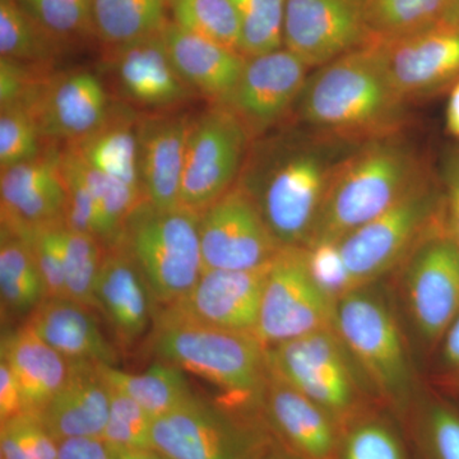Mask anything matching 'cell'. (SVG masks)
Wrapping results in <instances>:
<instances>
[{"label": "cell", "instance_id": "1", "mask_svg": "<svg viewBox=\"0 0 459 459\" xmlns=\"http://www.w3.org/2000/svg\"><path fill=\"white\" fill-rule=\"evenodd\" d=\"M361 143L318 132L277 133L249 146L235 184L281 247H307L334 174Z\"/></svg>", "mask_w": 459, "mask_h": 459}, {"label": "cell", "instance_id": "2", "mask_svg": "<svg viewBox=\"0 0 459 459\" xmlns=\"http://www.w3.org/2000/svg\"><path fill=\"white\" fill-rule=\"evenodd\" d=\"M301 122L323 134L365 142L394 134L404 101L386 74L382 40L319 66L298 102Z\"/></svg>", "mask_w": 459, "mask_h": 459}, {"label": "cell", "instance_id": "3", "mask_svg": "<svg viewBox=\"0 0 459 459\" xmlns=\"http://www.w3.org/2000/svg\"><path fill=\"white\" fill-rule=\"evenodd\" d=\"M424 179L415 151L394 134L359 144L343 160L309 243L340 241L397 204Z\"/></svg>", "mask_w": 459, "mask_h": 459}, {"label": "cell", "instance_id": "4", "mask_svg": "<svg viewBox=\"0 0 459 459\" xmlns=\"http://www.w3.org/2000/svg\"><path fill=\"white\" fill-rule=\"evenodd\" d=\"M152 347L162 361L222 388L230 395L223 407L230 411L244 415L243 407L264 398L270 377L267 353L253 333L166 325L155 327Z\"/></svg>", "mask_w": 459, "mask_h": 459}, {"label": "cell", "instance_id": "5", "mask_svg": "<svg viewBox=\"0 0 459 459\" xmlns=\"http://www.w3.org/2000/svg\"><path fill=\"white\" fill-rule=\"evenodd\" d=\"M199 219L186 205L161 210L147 199L129 214L117 244L137 263L156 303L183 298L204 273Z\"/></svg>", "mask_w": 459, "mask_h": 459}, {"label": "cell", "instance_id": "6", "mask_svg": "<svg viewBox=\"0 0 459 459\" xmlns=\"http://www.w3.org/2000/svg\"><path fill=\"white\" fill-rule=\"evenodd\" d=\"M267 429L195 395L155 419L152 443L170 459H255L271 439Z\"/></svg>", "mask_w": 459, "mask_h": 459}, {"label": "cell", "instance_id": "7", "mask_svg": "<svg viewBox=\"0 0 459 459\" xmlns=\"http://www.w3.org/2000/svg\"><path fill=\"white\" fill-rule=\"evenodd\" d=\"M268 371L318 403L341 428L360 418L358 391L336 332H316L265 349Z\"/></svg>", "mask_w": 459, "mask_h": 459}, {"label": "cell", "instance_id": "8", "mask_svg": "<svg viewBox=\"0 0 459 459\" xmlns=\"http://www.w3.org/2000/svg\"><path fill=\"white\" fill-rule=\"evenodd\" d=\"M437 205V189L424 178L385 212L338 241L356 289L394 268L427 238Z\"/></svg>", "mask_w": 459, "mask_h": 459}, {"label": "cell", "instance_id": "9", "mask_svg": "<svg viewBox=\"0 0 459 459\" xmlns=\"http://www.w3.org/2000/svg\"><path fill=\"white\" fill-rule=\"evenodd\" d=\"M333 329L380 394L394 403H403L409 394V365L385 301L361 287L353 290L334 305Z\"/></svg>", "mask_w": 459, "mask_h": 459}, {"label": "cell", "instance_id": "10", "mask_svg": "<svg viewBox=\"0 0 459 459\" xmlns=\"http://www.w3.org/2000/svg\"><path fill=\"white\" fill-rule=\"evenodd\" d=\"M334 304L314 283L304 247H282L272 259L255 336L265 349L333 327Z\"/></svg>", "mask_w": 459, "mask_h": 459}, {"label": "cell", "instance_id": "11", "mask_svg": "<svg viewBox=\"0 0 459 459\" xmlns=\"http://www.w3.org/2000/svg\"><path fill=\"white\" fill-rule=\"evenodd\" d=\"M249 133L237 115L213 104L193 117L184 162L180 204L201 213L237 183Z\"/></svg>", "mask_w": 459, "mask_h": 459}, {"label": "cell", "instance_id": "12", "mask_svg": "<svg viewBox=\"0 0 459 459\" xmlns=\"http://www.w3.org/2000/svg\"><path fill=\"white\" fill-rule=\"evenodd\" d=\"M271 262L255 270H204L183 298L155 314V327L198 325L255 334Z\"/></svg>", "mask_w": 459, "mask_h": 459}, {"label": "cell", "instance_id": "13", "mask_svg": "<svg viewBox=\"0 0 459 459\" xmlns=\"http://www.w3.org/2000/svg\"><path fill=\"white\" fill-rule=\"evenodd\" d=\"M199 235L204 270H255L282 247L238 184L202 211Z\"/></svg>", "mask_w": 459, "mask_h": 459}, {"label": "cell", "instance_id": "14", "mask_svg": "<svg viewBox=\"0 0 459 459\" xmlns=\"http://www.w3.org/2000/svg\"><path fill=\"white\" fill-rule=\"evenodd\" d=\"M369 0H286L283 48L319 68L374 40Z\"/></svg>", "mask_w": 459, "mask_h": 459}, {"label": "cell", "instance_id": "15", "mask_svg": "<svg viewBox=\"0 0 459 459\" xmlns=\"http://www.w3.org/2000/svg\"><path fill=\"white\" fill-rule=\"evenodd\" d=\"M102 68L120 101L133 108L171 111L195 95L175 68L162 31L107 49Z\"/></svg>", "mask_w": 459, "mask_h": 459}, {"label": "cell", "instance_id": "16", "mask_svg": "<svg viewBox=\"0 0 459 459\" xmlns=\"http://www.w3.org/2000/svg\"><path fill=\"white\" fill-rule=\"evenodd\" d=\"M307 69L300 57L285 48L247 57L237 86L219 105L237 115L250 138L261 137L298 102L309 77Z\"/></svg>", "mask_w": 459, "mask_h": 459}, {"label": "cell", "instance_id": "17", "mask_svg": "<svg viewBox=\"0 0 459 459\" xmlns=\"http://www.w3.org/2000/svg\"><path fill=\"white\" fill-rule=\"evenodd\" d=\"M0 211L2 232L14 237L65 222L66 189L56 143L48 142L36 159L2 170Z\"/></svg>", "mask_w": 459, "mask_h": 459}, {"label": "cell", "instance_id": "18", "mask_svg": "<svg viewBox=\"0 0 459 459\" xmlns=\"http://www.w3.org/2000/svg\"><path fill=\"white\" fill-rule=\"evenodd\" d=\"M407 300L420 333L446 336L459 314V244L431 235L416 247L406 277Z\"/></svg>", "mask_w": 459, "mask_h": 459}, {"label": "cell", "instance_id": "19", "mask_svg": "<svg viewBox=\"0 0 459 459\" xmlns=\"http://www.w3.org/2000/svg\"><path fill=\"white\" fill-rule=\"evenodd\" d=\"M114 100L95 72L89 69L50 74L30 107L42 140L72 143L98 129Z\"/></svg>", "mask_w": 459, "mask_h": 459}, {"label": "cell", "instance_id": "20", "mask_svg": "<svg viewBox=\"0 0 459 459\" xmlns=\"http://www.w3.org/2000/svg\"><path fill=\"white\" fill-rule=\"evenodd\" d=\"M386 74L404 101L433 95L459 78V26H435L383 41Z\"/></svg>", "mask_w": 459, "mask_h": 459}, {"label": "cell", "instance_id": "21", "mask_svg": "<svg viewBox=\"0 0 459 459\" xmlns=\"http://www.w3.org/2000/svg\"><path fill=\"white\" fill-rule=\"evenodd\" d=\"M193 117L189 114L141 113L138 170L144 199L161 210L181 205V181Z\"/></svg>", "mask_w": 459, "mask_h": 459}, {"label": "cell", "instance_id": "22", "mask_svg": "<svg viewBox=\"0 0 459 459\" xmlns=\"http://www.w3.org/2000/svg\"><path fill=\"white\" fill-rule=\"evenodd\" d=\"M263 407L271 433L299 457L337 458L342 428L307 395L270 374Z\"/></svg>", "mask_w": 459, "mask_h": 459}, {"label": "cell", "instance_id": "23", "mask_svg": "<svg viewBox=\"0 0 459 459\" xmlns=\"http://www.w3.org/2000/svg\"><path fill=\"white\" fill-rule=\"evenodd\" d=\"M111 385L102 364L69 361L65 385L39 415L51 437H102L110 412Z\"/></svg>", "mask_w": 459, "mask_h": 459}, {"label": "cell", "instance_id": "24", "mask_svg": "<svg viewBox=\"0 0 459 459\" xmlns=\"http://www.w3.org/2000/svg\"><path fill=\"white\" fill-rule=\"evenodd\" d=\"M98 309L105 314L117 340L137 342L153 314V298L143 273L128 250L117 244L105 249L95 287Z\"/></svg>", "mask_w": 459, "mask_h": 459}, {"label": "cell", "instance_id": "25", "mask_svg": "<svg viewBox=\"0 0 459 459\" xmlns=\"http://www.w3.org/2000/svg\"><path fill=\"white\" fill-rule=\"evenodd\" d=\"M169 54L181 78L197 95L221 104L237 86L247 57L169 21L162 30Z\"/></svg>", "mask_w": 459, "mask_h": 459}, {"label": "cell", "instance_id": "26", "mask_svg": "<svg viewBox=\"0 0 459 459\" xmlns=\"http://www.w3.org/2000/svg\"><path fill=\"white\" fill-rule=\"evenodd\" d=\"M27 325L68 361L117 364V350L102 333L92 309L71 299H45Z\"/></svg>", "mask_w": 459, "mask_h": 459}, {"label": "cell", "instance_id": "27", "mask_svg": "<svg viewBox=\"0 0 459 459\" xmlns=\"http://www.w3.org/2000/svg\"><path fill=\"white\" fill-rule=\"evenodd\" d=\"M2 359L13 371L25 412L36 416L62 388L69 373V361L65 356L27 325L3 337Z\"/></svg>", "mask_w": 459, "mask_h": 459}, {"label": "cell", "instance_id": "28", "mask_svg": "<svg viewBox=\"0 0 459 459\" xmlns=\"http://www.w3.org/2000/svg\"><path fill=\"white\" fill-rule=\"evenodd\" d=\"M140 117L135 108L114 100L110 113L98 129L65 146L96 170L128 184L143 195L138 170Z\"/></svg>", "mask_w": 459, "mask_h": 459}, {"label": "cell", "instance_id": "29", "mask_svg": "<svg viewBox=\"0 0 459 459\" xmlns=\"http://www.w3.org/2000/svg\"><path fill=\"white\" fill-rule=\"evenodd\" d=\"M108 385L129 395L152 416L161 418L195 397L184 370L160 360L143 373L102 365Z\"/></svg>", "mask_w": 459, "mask_h": 459}, {"label": "cell", "instance_id": "30", "mask_svg": "<svg viewBox=\"0 0 459 459\" xmlns=\"http://www.w3.org/2000/svg\"><path fill=\"white\" fill-rule=\"evenodd\" d=\"M170 0H93L96 38L105 49L164 30Z\"/></svg>", "mask_w": 459, "mask_h": 459}, {"label": "cell", "instance_id": "31", "mask_svg": "<svg viewBox=\"0 0 459 459\" xmlns=\"http://www.w3.org/2000/svg\"><path fill=\"white\" fill-rule=\"evenodd\" d=\"M0 292L3 303L16 314H31L47 299L31 247L7 232H2L0 246Z\"/></svg>", "mask_w": 459, "mask_h": 459}, {"label": "cell", "instance_id": "32", "mask_svg": "<svg viewBox=\"0 0 459 459\" xmlns=\"http://www.w3.org/2000/svg\"><path fill=\"white\" fill-rule=\"evenodd\" d=\"M62 50L17 0H0V57L49 71Z\"/></svg>", "mask_w": 459, "mask_h": 459}, {"label": "cell", "instance_id": "33", "mask_svg": "<svg viewBox=\"0 0 459 459\" xmlns=\"http://www.w3.org/2000/svg\"><path fill=\"white\" fill-rule=\"evenodd\" d=\"M449 0H369L373 38L392 41L442 23Z\"/></svg>", "mask_w": 459, "mask_h": 459}, {"label": "cell", "instance_id": "34", "mask_svg": "<svg viewBox=\"0 0 459 459\" xmlns=\"http://www.w3.org/2000/svg\"><path fill=\"white\" fill-rule=\"evenodd\" d=\"M169 12L181 29L240 53V21L232 0H170Z\"/></svg>", "mask_w": 459, "mask_h": 459}, {"label": "cell", "instance_id": "35", "mask_svg": "<svg viewBox=\"0 0 459 459\" xmlns=\"http://www.w3.org/2000/svg\"><path fill=\"white\" fill-rule=\"evenodd\" d=\"M21 8L63 49L96 39L93 0H17Z\"/></svg>", "mask_w": 459, "mask_h": 459}, {"label": "cell", "instance_id": "36", "mask_svg": "<svg viewBox=\"0 0 459 459\" xmlns=\"http://www.w3.org/2000/svg\"><path fill=\"white\" fill-rule=\"evenodd\" d=\"M105 249L93 235L63 228L66 296L92 310L98 309L95 287Z\"/></svg>", "mask_w": 459, "mask_h": 459}, {"label": "cell", "instance_id": "37", "mask_svg": "<svg viewBox=\"0 0 459 459\" xmlns=\"http://www.w3.org/2000/svg\"><path fill=\"white\" fill-rule=\"evenodd\" d=\"M240 21V47L246 57L282 49L286 0H232Z\"/></svg>", "mask_w": 459, "mask_h": 459}, {"label": "cell", "instance_id": "38", "mask_svg": "<svg viewBox=\"0 0 459 459\" xmlns=\"http://www.w3.org/2000/svg\"><path fill=\"white\" fill-rule=\"evenodd\" d=\"M336 459H409V455L391 425L358 418L342 429Z\"/></svg>", "mask_w": 459, "mask_h": 459}, {"label": "cell", "instance_id": "39", "mask_svg": "<svg viewBox=\"0 0 459 459\" xmlns=\"http://www.w3.org/2000/svg\"><path fill=\"white\" fill-rule=\"evenodd\" d=\"M155 419L141 404L111 386L110 412L102 439L113 449L153 448Z\"/></svg>", "mask_w": 459, "mask_h": 459}, {"label": "cell", "instance_id": "40", "mask_svg": "<svg viewBox=\"0 0 459 459\" xmlns=\"http://www.w3.org/2000/svg\"><path fill=\"white\" fill-rule=\"evenodd\" d=\"M38 122L29 108H0V169L36 159L45 144Z\"/></svg>", "mask_w": 459, "mask_h": 459}, {"label": "cell", "instance_id": "41", "mask_svg": "<svg viewBox=\"0 0 459 459\" xmlns=\"http://www.w3.org/2000/svg\"><path fill=\"white\" fill-rule=\"evenodd\" d=\"M0 459H57V442L39 416L23 412L2 422Z\"/></svg>", "mask_w": 459, "mask_h": 459}, {"label": "cell", "instance_id": "42", "mask_svg": "<svg viewBox=\"0 0 459 459\" xmlns=\"http://www.w3.org/2000/svg\"><path fill=\"white\" fill-rule=\"evenodd\" d=\"M65 222L39 226L20 235L31 247L45 283L47 299H68L66 296L63 228Z\"/></svg>", "mask_w": 459, "mask_h": 459}, {"label": "cell", "instance_id": "43", "mask_svg": "<svg viewBox=\"0 0 459 459\" xmlns=\"http://www.w3.org/2000/svg\"><path fill=\"white\" fill-rule=\"evenodd\" d=\"M304 247L310 276L332 303L336 305L338 300L356 290L338 241L316 240Z\"/></svg>", "mask_w": 459, "mask_h": 459}, {"label": "cell", "instance_id": "44", "mask_svg": "<svg viewBox=\"0 0 459 459\" xmlns=\"http://www.w3.org/2000/svg\"><path fill=\"white\" fill-rule=\"evenodd\" d=\"M60 166L66 189V228L95 237V202L82 162L68 146L60 148Z\"/></svg>", "mask_w": 459, "mask_h": 459}, {"label": "cell", "instance_id": "45", "mask_svg": "<svg viewBox=\"0 0 459 459\" xmlns=\"http://www.w3.org/2000/svg\"><path fill=\"white\" fill-rule=\"evenodd\" d=\"M419 437L428 459H459V415L433 407L420 422Z\"/></svg>", "mask_w": 459, "mask_h": 459}, {"label": "cell", "instance_id": "46", "mask_svg": "<svg viewBox=\"0 0 459 459\" xmlns=\"http://www.w3.org/2000/svg\"><path fill=\"white\" fill-rule=\"evenodd\" d=\"M57 459H113V449L102 437H71L57 442Z\"/></svg>", "mask_w": 459, "mask_h": 459}, {"label": "cell", "instance_id": "47", "mask_svg": "<svg viewBox=\"0 0 459 459\" xmlns=\"http://www.w3.org/2000/svg\"><path fill=\"white\" fill-rule=\"evenodd\" d=\"M444 178L446 186V235L459 244V155L446 161Z\"/></svg>", "mask_w": 459, "mask_h": 459}, {"label": "cell", "instance_id": "48", "mask_svg": "<svg viewBox=\"0 0 459 459\" xmlns=\"http://www.w3.org/2000/svg\"><path fill=\"white\" fill-rule=\"evenodd\" d=\"M25 412L22 394L13 371L4 360H0V421H7Z\"/></svg>", "mask_w": 459, "mask_h": 459}, {"label": "cell", "instance_id": "49", "mask_svg": "<svg viewBox=\"0 0 459 459\" xmlns=\"http://www.w3.org/2000/svg\"><path fill=\"white\" fill-rule=\"evenodd\" d=\"M444 360L446 367L459 377V314L446 333Z\"/></svg>", "mask_w": 459, "mask_h": 459}, {"label": "cell", "instance_id": "50", "mask_svg": "<svg viewBox=\"0 0 459 459\" xmlns=\"http://www.w3.org/2000/svg\"><path fill=\"white\" fill-rule=\"evenodd\" d=\"M272 434V433H271ZM255 459H303L295 455L294 452L290 451L286 448L282 443L274 437H271V439L265 443L263 446L262 451L256 455Z\"/></svg>", "mask_w": 459, "mask_h": 459}, {"label": "cell", "instance_id": "51", "mask_svg": "<svg viewBox=\"0 0 459 459\" xmlns=\"http://www.w3.org/2000/svg\"><path fill=\"white\" fill-rule=\"evenodd\" d=\"M446 122L448 132L459 138V80L449 96Z\"/></svg>", "mask_w": 459, "mask_h": 459}, {"label": "cell", "instance_id": "52", "mask_svg": "<svg viewBox=\"0 0 459 459\" xmlns=\"http://www.w3.org/2000/svg\"><path fill=\"white\" fill-rule=\"evenodd\" d=\"M111 448V446H110ZM113 449V448H111ZM113 459H170L155 448L113 449Z\"/></svg>", "mask_w": 459, "mask_h": 459}, {"label": "cell", "instance_id": "53", "mask_svg": "<svg viewBox=\"0 0 459 459\" xmlns=\"http://www.w3.org/2000/svg\"><path fill=\"white\" fill-rule=\"evenodd\" d=\"M440 25L459 26V0H449Z\"/></svg>", "mask_w": 459, "mask_h": 459}]
</instances>
